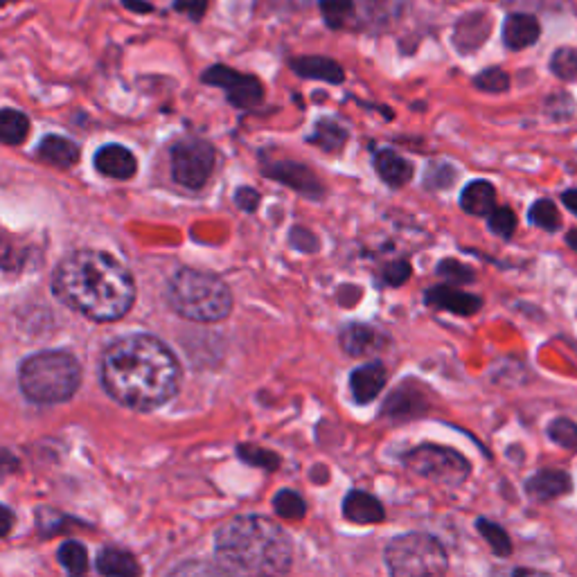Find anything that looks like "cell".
I'll use <instances>...</instances> for the list:
<instances>
[{
  "label": "cell",
  "mask_w": 577,
  "mask_h": 577,
  "mask_svg": "<svg viewBox=\"0 0 577 577\" xmlns=\"http://www.w3.org/2000/svg\"><path fill=\"white\" fill-rule=\"evenodd\" d=\"M548 438L571 454H577V422L568 417H557L548 424Z\"/></svg>",
  "instance_id": "obj_30"
},
{
  "label": "cell",
  "mask_w": 577,
  "mask_h": 577,
  "mask_svg": "<svg viewBox=\"0 0 577 577\" xmlns=\"http://www.w3.org/2000/svg\"><path fill=\"white\" fill-rule=\"evenodd\" d=\"M14 523H16L14 512L7 508V505L0 503V537L10 535L12 528H14Z\"/></svg>",
  "instance_id": "obj_42"
},
{
  "label": "cell",
  "mask_w": 577,
  "mask_h": 577,
  "mask_svg": "<svg viewBox=\"0 0 577 577\" xmlns=\"http://www.w3.org/2000/svg\"><path fill=\"white\" fill-rule=\"evenodd\" d=\"M291 68H294L300 77L318 79V82L327 84H341L345 79L343 68L336 64L334 59L327 57H300L291 61Z\"/></svg>",
  "instance_id": "obj_20"
},
{
  "label": "cell",
  "mask_w": 577,
  "mask_h": 577,
  "mask_svg": "<svg viewBox=\"0 0 577 577\" xmlns=\"http://www.w3.org/2000/svg\"><path fill=\"white\" fill-rule=\"evenodd\" d=\"M460 208H463L467 215L487 217L496 208V188L485 179L467 183L463 192H460Z\"/></svg>",
  "instance_id": "obj_18"
},
{
  "label": "cell",
  "mask_w": 577,
  "mask_h": 577,
  "mask_svg": "<svg viewBox=\"0 0 577 577\" xmlns=\"http://www.w3.org/2000/svg\"><path fill=\"white\" fill-rule=\"evenodd\" d=\"M341 348L350 354V357H366L370 352H377L381 348L379 334L368 325H348L341 332Z\"/></svg>",
  "instance_id": "obj_21"
},
{
  "label": "cell",
  "mask_w": 577,
  "mask_h": 577,
  "mask_svg": "<svg viewBox=\"0 0 577 577\" xmlns=\"http://www.w3.org/2000/svg\"><path fill=\"white\" fill-rule=\"evenodd\" d=\"M16 465V460L7 454L5 449H0V474L3 472H12V467Z\"/></svg>",
  "instance_id": "obj_45"
},
{
  "label": "cell",
  "mask_w": 577,
  "mask_h": 577,
  "mask_svg": "<svg viewBox=\"0 0 577 577\" xmlns=\"http://www.w3.org/2000/svg\"><path fill=\"white\" fill-rule=\"evenodd\" d=\"M474 86L485 93H503L510 88V77L501 68H487L474 79Z\"/></svg>",
  "instance_id": "obj_35"
},
{
  "label": "cell",
  "mask_w": 577,
  "mask_h": 577,
  "mask_svg": "<svg viewBox=\"0 0 577 577\" xmlns=\"http://www.w3.org/2000/svg\"><path fill=\"white\" fill-rule=\"evenodd\" d=\"M23 395L37 404L68 402L82 384V366L73 354L61 350L37 352L21 363Z\"/></svg>",
  "instance_id": "obj_5"
},
{
  "label": "cell",
  "mask_w": 577,
  "mask_h": 577,
  "mask_svg": "<svg viewBox=\"0 0 577 577\" xmlns=\"http://www.w3.org/2000/svg\"><path fill=\"white\" fill-rule=\"evenodd\" d=\"M476 530L481 532L483 539L487 541V544H490V548L494 550L496 555H501V557L512 555V541L508 537V532H505L499 523H494L490 519H478Z\"/></svg>",
  "instance_id": "obj_28"
},
{
  "label": "cell",
  "mask_w": 577,
  "mask_h": 577,
  "mask_svg": "<svg viewBox=\"0 0 577 577\" xmlns=\"http://www.w3.org/2000/svg\"><path fill=\"white\" fill-rule=\"evenodd\" d=\"M10 3H14V0H0V7H5V5H10Z\"/></svg>",
  "instance_id": "obj_47"
},
{
  "label": "cell",
  "mask_w": 577,
  "mask_h": 577,
  "mask_svg": "<svg viewBox=\"0 0 577 577\" xmlns=\"http://www.w3.org/2000/svg\"><path fill=\"white\" fill-rule=\"evenodd\" d=\"M102 384L131 411H156L179 393L181 366L167 345L149 334H129L102 357Z\"/></svg>",
  "instance_id": "obj_1"
},
{
  "label": "cell",
  "mask_w": 577,
  "mask_h": 577,
  "mask_svg": "<svg viewBox=\"0 0 577 577\" xmlns=\"http://www.w3.org/2000/svg\"><path fill=\"white\" fill-rule=\"evenodd\" d=\"M208 5L210 0H174V10L192 21H201L208 12Z\"/></svg>",
  "instance_id": "obj_39"
},
{
  "label": "cell",
  "mask_w": 577,
  "mask_h": 577,
  "mask_svg": "<svg viewBox=\"0 0 577 577\" xmlns=\"http://www.w3.org/2000/svg\"><path fill=\"white\" fill-rule=\"evenodd\" d=\"M424 303L433 309H442V312H451L458 316H472L476 312H481V307H483L481 298L451 287V284H438V287H431L424 294Z\"/></svg>",
  "instance_id": "obj_11"
},
{
  "label": "cell",
  "mask_w": 577,
  "mask_h": 577,
  "mask_svg": "<svg viewBox=\"0 0 577 577\" xmlns=\"http://www.w3.org/2000/svg\"><path fill=\"white\" fill-rule=\"evenodd\" d=\"M562 201H564V206L573 212V215H577V190H566L562 194Z\"/></svg>",
  "instance_id": "obj_44"
},
{
  "label": "cell",
  "mask_w": 577,
  "mask_h": 577,
  "mask_svg": "<svg viewBox=\"0 0 577 577\" xmlns=\"http://www.w3.org/2000/svg\"><path fill=\"white\" fill-rule=\"evenodd\" d=\"M550 70H553L559 79L577 77V50L559 48L553 55V59H550Z\"/></svg>",
  "instance_id": "obj_34"
},
{
  "label": "cell",
  "mask_w": 577,
  "mask_h": 577,
  "mask_svg": "<svg viewBox=\"0 0 577 577\" xmlns=\"http://www.w3.org/2000/svg\"><path fill=\"white\" fill-rule=\"evenodd\" d=\"M404 467L415 476L445 487L463 485L472 474V465L460 451L440 445H420L411 449L404 456Z\"/></svg>",
  "instance_id": "obj_7"
},
{
  "label": "cell",
  "mask_w": 577,
  "mask_h": 577,
  "mask_svg": "<svg viewBox=\"0 0 577 577\" xmlns=\"http://www.w3.org/2000/svg\"><path fill=\"white\" fill-rule=\"evenodd\" d=\"M528 217L530 224L546 230V233H555V230L562 228V217H559V210L550 199H539L532 203Z\"/></svg>",
  "instance_id": "obj_27"
},
{
  "label": "cell",
  "mask_w": 577,
  "mask_h": 577,
  "mask_svg": "<svg viewBox=\"0 0 577 577\" xmlns=\"http://www.w3.org/2000/svg\"><path fill=\"white\" fill-rule=\"evenodd\" d=\"M97 571L102 575H120V577H131L140 575V566L133 555H129L127 550L120 548H104L100 555H97Z\"/></svg>",
  "instance_id": "obj_24"
},
{
  "label": "cell",
  "mask_w": 577,
  "mask_h": 577,
  "mask_svg": "<svg viewBox=\"0 0 577 577\" xmlns=\"http://www.w3.org/2000/svg\"><path fill=\"white\" fill-rule=\"evenodd\" d=\"M363 5H366V12L372 19L386 23L402 12L404 0H363Z\"/></svg>",
  "instance_id": "obj_37"
},
{
  "label": "cell",
  "mask_w": 577,
  "mask_h": 577,
  "mask_svg": "<svg viewBox=\"0 0 577 577\" xmlns=\"http://www.w3.org/2000/svg\"><path fill=\"white\" fill-rule=\"evenodd\" d=\"M30 133V120L28 115L16 111V109H3L0 111V142L3 145H23L25 138Z\"/></svg>",
  "instance_id": "obj_25"
},
{
  "label": "cell",
  "mask_w": 577,
  "mask_h": 577,
  "mask_svg": "<svg viewBox=\"0 0 577 577\" xmlns=\"http://www.w3.org/2000/svg\"><path fill=\"white\" fill-rule=\"evenodd\" d=\"M97 172L109 176V179L129 181L138 170L136 156H133L127 147L122 145H104L97 149L95 154Z\"/></svg>",
  "instance_id": "obj_13"
},
{
  "label": "cell",
  "mask_w": 577,
  "mask_h": 577,
  "mask_svg": "<svg viewBox=\"0 0 577 577\" xmlns=\"http://www.w3.org/2000/svg\"><path fill=\"white\" fill-rule=\"evenodd\" d=\"M237 456L244 460L248 465H255V467H262V469H273L280 467V456H275L273 451L269 449H260V447H253V445H239L237 447Z\"/></svg>",
  "instance_id": "obj_32"
},
{
  "label": "cell",
  "mask_w": 577,
  "mask_h": 577,
  "mask_svg": "<svg viewBox=\"0 0 577 577\" xmlns=\"http://www.w3.org/2000/svg\"><path fill=\"white\" fill-rule=\"evenodd\" d=\"M122 5L127 7V10L138 12V14L154 12V5H152V3H145V0H122Z\"/></svg>",
  "instance_id": "obj_43"
},
{
  "label": "cell",
  "mask_w": 577,
  "mask_h": 577,
  "mask_svg": "<svg viewBox=\"0 0 577 577\" xmlns=\"http://www.w3.org/2000/svg\"><path fill=\"white\" fill-rule=\"evenodd\" d=\"M343 517L357 526H377L386 519V510L372 494L352 490L343 501Z\"/></svg>",
  "instance_id": "obj_14"
},
{
  "label": "cell",
  "mask_w": 577,
  "mask_h": 577,
  "mask_svg": "<svg viewBox=\"0 0 577 577\" xmlns=\"http://www.w3.org/2000/svg\"><path fill=\"white\" fill-rule=\"evenodd\" d=\"M52 287L61 303L100 323L120 321L136 300V282L127 266L100 251H77L64 257Z\"/></svg>",
  "instance_id": "obj_2"
},
{
  "label": "cell",
  "mask_w": 577,
  "mask_h": 577,
  "mask_svg": "<svg viewBox=\"0 0 577 577\" xmlns=\"http://www.w3.org/2000/svg\"><path fill=\"white\" fill-rule=\"evenodd\" d=\"M273 510L280 519L300 521L307 514V503L303 496L294 490H282L273 496Z\"/></svg>",
  "instance_id": "obj_26"
},
{
  "label": "cell",
  "mask_w": 577,
  "mask_h": 577,
  "mask_svg": "<svg viewBox=\"0 0 577 577\" xmlns=\"http://www.w3.org/2000/svg\"><path fill=\"white\" fill-rule=\"evenodd\" d=\"M264 174L269 176V179L287 185V188L296 190L298 194H303V197L312 201H321L325 197V185L303 163L275 161L271 165H264Z\"/></svg>",
  "instance_id": "obj_10"
},
{
  "label": "cell",
  "mask_w": 577,
  "mask_h": 577,
  "mask_svg": "<svg viewBox=\"0 0 577 577\" xmlns=\"http://www.w3.org/2000/svg\"><path fill=\"white\" fill-rule=\"evenodd\" d=\"M217 152L208 140L183 138L172 147L174 181L188 190H201L215 172Z\"/></svg>",
  "instance_id": "obj_8"
},
{
  "label": "cell",
  "mask_w": 577,
  "mask_h": 577,
  "mask_svg": "<svg viewBox=\"0 0 577 577\" xmlns=\"http://www.w3.org/2000/svg\"><path fill=\"white\" fill-rule=\"evenodd\" d=\"M375 170L379 174V179L390 185V188H402V185L411 181L415 174L413 163L393 152V149H381V152H377Z\"/></svg>",
  "instance_id": "obj_16"
},
{
  "label": "cell",
  "mask_w": 577,
  "mask_h": 577,
  "mask_svg": "<svg viewBox=\"0 0 577 577\" xmlns=\"http://www.w3.org/2000/svg\"><path fill=\"white\" fill-rule=\"evenodd\" d=\"M386 368L381 363H366L350 372V390L357 404H370L386 386Z\"/></svg>",
  "instance_id": "obj_15"
},
{
  "label": "cell",
  "mask_w": 577,
  "mask_h": 577,
  "mask_svg": "<svg viewBox=\"0 0 577 577\" xmlns=\"http://www.w3.org/2000/svg\"><path fill=\"white\" fill-rule=\"evenodd\" d=\"M408 278H411V264L408 262L399 260V262H393V264L386 266L384 280H386V284H390V287H399V284H404Z\"/></svg>",
  "instance_id": "obj_40"
},
{
  "label": "cell",
  "mask_w": 577,
  "mask_h": 577,
  "mask_svg": "<svg viewBox=\"0 0 577 577\" xmlns=\"http://www.w3.org/2000/svg\"><path fill=\"white\" fill-rule=\"evenodd\" d=\"M215 553L228 573L282 575L294 564V546L287 532L260 514L237 517L219 528Z\"/></svg>",
  "instance_id": "obj_3"
},
{
  "label": "cell",
  "mask_w": 577,
  "mask_h": 577,
  "mask_svg": "<svg viewBox=\"0 0 577 577\" xmlns=\"http://www.w3.org/2000/svg\"><path fill=\"white\" fill-rule=\"evenodd\" d=\"M59 562L70 575H82L88 571V550L79 541H66L59 546Z\"/></svg>",
  "instance_id": "obj_29"
},
{
  "label": "cell",
  "mask_w": 577,
  "mask_h": 577,
  "mask_svg": "<svg viewBox=\"0 0 577 577\" xmlns=\"http://www.w3.org/2000/svg\"><path fill=\"white\" fill-rule=\"evenodd\" d=\"M321 12L330 28L341 30L352 21L354 3L352 0H321Z\"/></svg>",
  "instance_id": "obj_31"
},
{
  "label": "cell",
  "mask_w": 577,
  "mask_h": 577,
  "mask_svg": "<svg viewBox=\"0 0 577 577\" xmlns=\"http://www.w3.org/2000/svg\"><path fill=\"white\" fill-rule=\"evenodd\" d=\"M386 568L397 577L442 575L449 568L445 546L426 532H406L388 541L384 550Z\"/></svg>",
  "instance_id": "obj_6"
},
{
  "label": "cell",
  "mask_w": 577,
  "mask_h": 577,
  "mask_svg": "<svg viewBox=\"0 0 577 577\" xmlns=\"http://www.w3.org/2000/svg\"><path fill=\"white\" fill-rule=\"evenodd\" d=\"M541 28L535 16L510 14L503 25V41L510 50H526L539 41Z\"/></svg>",
  "instance_id": "obj_17"
},
{
  "label": "cell",
  "mask_w": 577,
  "mask_h": 577,
  "mask_svg": "<svg viewBox=\"0 0 577 577\" xmlns=\"http://www.w3.org/2000/svg\"><path fill=\"white\" fill-rule=\"evenodd\" d=\"M203 84L224 88L228 102L235 109H255L264 100V86L257 77L244 75L239 70H233L228 66H212L203 73Z\"/></svg>",
  "instance_id": "obj_9"
},
{
  "label": "cell",
  "mask_w": 577,
  "mask_h": 577,
  "mask_svg": "<svg viewBox=\"0 0 577 577\" xmlns=\"http://www.w3.org/2000/svg\"><path fill=\"white\" fill-rule=\"evenodd\" d=\"M487 224L494 235H499L503 239H510L517 230V215L510 208H494L490 215H487Z\"/></svg>",
  "instance_id": "obj_33"
},
{
  "label": "cell",
  "mask_w": 577,
  "mask_h": 577,
  "mask_svg": "<svg viewBox=\"0 0 577 577\" xmlns=\"http://www.w3.org/2000/svg\"><path fill=\"white\" fill-rule=\"evenodd\" d=\"M438 275L458 284H472L476 280V271L472 269V266L460 264L458 260H442L438 264Z\"/></svg>",
  "instance_id": "obj_36"
},
{
  "label": "cell",
  "mask_w": 577,
  "mask_h": 577,
  "mask_svg": "<svg viewBox=\"0 0 577 577\" xmlns=\"http://www.w3.org/2000/svg\"><path fill=\"white\" fill-rule=\"evenodd\" d=\"M21 251L10 235H0V266L3 269H16L21 266Z\"/></svg>",
  "instance_id": "obj_38"
},
{
  "label": "cell",
  "mask_w": 577,
  "mask_h": 577,
  "mask_svg": "<svg viewBox=\"0 0 577 577\" xmlns=\"http://www.w3.org/2000/svg\"><path fill=\"white\" fill-rule=\"evenodd\" d=\"M167 303L194 323H217L233 312V294L215 273L181 269L167 284Z\"/></svg>",
  "instance_id": "obj_4"
},
{
  "label": "cell",
  "mask_w": 577,
  "mask_h": 577,
  "mask_svg": "<svg viewBox=\"0 0 577 577\" xmlns=\"http://www.w3.org/2000/svg\"><path fill=\"white\" fill-rule=\"evenodd\" d=\"M348 138V129L341 127V124L332 118H323L314 124V133L309 136V142H314L318 149H323L327 154H334L341 152Z\"/></svg>",
  "instance_id": "obj_23"
},
{
  "label": "cell",
  "mask_w": 577,
  "mask_h": 577,
  "mask_svg": "<svg viewBox=\"0 0 577 577\" xmlns=\"http://www.w3.org/2000/svg\"><path fill=\"white\" fill-rule=\"evenodd\" d=\"M566 244H568V248H573V251L577 253V230H571V233L566 235Z\"/></svg>",
  "instance_id": "obj_46"
},
{
  "label": "cell",
  "mask_w": 577,
  "mask_h": 577,
  "mask_svg": "<svg viewBox=\"0 0 577 577\" xmlns=\"http://www.w3.org/2000/svg\"><path fill=\"white\" fill-rule=\"evenodd\" d=\"M235 203L246 212H255L257 203H260V194H257V190L253 188H239L235 192Z\"/></svg>",
  "instance_id": "obj_41"
},
{
  "label": "cell",
  "mask_w": 577,
  "mask_h": 577,
  "mask_svg": "<svg viewBox=\"0 0 577 577\" xmlns=\"http://www.w3.org/2000/svg\"><path fill=\"white\" fill-rule=\"evenodd\" d=\"M39 158L55 167H73L79 161V147L64 136H46L39 145Z\"/></svg>",
  "instance_id": "obj_22"
},
{
  "label": "cell",
  "mask_w": 577,
  "mask_h": 577,
  "mask_svg": "<svg viewBox=\"0 0 577 577\" xmlns=\"http://www.w3.org/2000/svg\"><path fill=\"white\" fill-rule=\"evenodd\" d=\"M426 411V402L420 393H413L411 388H397L388 402L381 408V415L390 417V420H411V417H420Z\"/></svg>",
  "instance_id": "obj_19"
},
{
  "label": "cell",
  "mask_w": 577,
  "mask_h": 577,
  "mask_svg": "<svg viewBox=\"0 0 577 577\" xmlns=\"http://www.w3.org/2000/svg\"><path fill=\"white\" fill-rule=\"evenodd\" d=\"M573 490L571 476L562 469H539L535 476L526 481V494L537 503H550Z\"/></svg>",
  "instance_id": "obj_12"
}]
</instances>
